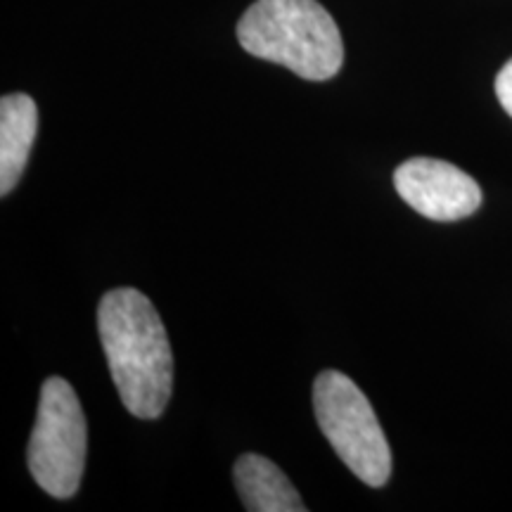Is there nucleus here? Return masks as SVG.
<instances>
[{
    "instance_id": "obj_8",
    "label": "nucleus",
    "mask_w": 512,
    "mask_h": 512,
    "mask_svg": "<svg viewBox=\"0 0 512 512\" xmlns=\"http://www.w3.org/2000/svg\"><path fill=\"white\" fill-rule=\"evenodd\" d=\"M496 95L501 100L503 110L512 117V60L505 62V67L496 76Z\"/></svg>"
},
{
    "instance_id": "obj_2",
    "label": "nucleus",
    "mask_w": 512,
    "mask_h": 512,
    "mask_svg": "<svg viewBox=\"0 0 512 512\" xmlns=\"http://www.w3.org/2000/svg\"><path fill=\"white\" fill-rule=\"evenodd\" d=\"M238 41L306 81H328L344 62L342 34L318 0H256L238 22Z\"/></svg>"
},
{
    "instance_id": "obj_1",
    "label": "nucleus",
    "mask_w": 512,
    "mask_h": 512,
    "mask_svg": "<svg viewBox=\"0 0 512 512\" xmlns=\"http://www.w3.org/2000/svg\"><path fill=\"white\" fill-rule=\"evenodd\" d=\"M98 330L126 411L140 420L159 418L174 387V354L155 306L133 287L107 292Z\"/></svg>"
},
{
    "instance_id": "obj_3",
    "label": "nucleus",
    "mask_w": 512,
    "mask_h": 512,
    "mask_svg": "<svg viewBox=\"0 0 512 512\" xmlns=\"http://www.w3.org/2000/svg\"><path fill=\"white\" fill-rule=\"evenodd\" d=\"M313 411L325 439L363 484L380 489L392 477V451L380 420L356 387L339 370H325L313 382Z\"/></svg>"
},
{
    "instance_id": "obj_7",
    "label": "nucleus",
    "mask_w": 512,
    "mask_h": 512,
    "mask_svg": "<svg viewBox=\"0 0 512 512\" xmlns=\"http://www.w3.org/2000/svg\"><path fill=\"white\" fill-rule=\"evenodd\" d=\"M235 486L252 512H304L306 505L278 465L256 453H245L235 463Z\"/></svg>"
},
{
    "instance_id": "obj_4",
    "label": "nucleus",
    "mask_w": 512,
    "mask_h": 512,
    "mask_svg": "<svg viewBox=\"0 0 512 512\" xmlns=\"http://www.w3.org/2000/svg\"><path fill=\"white\" fill-rule=\"evenodd\" d=\"M86 415L72 384L62 377L43 382L27 463L36 484L53 498H72L86 467Z\"/></svg>"
},
{
    "instance_id": "obj_5",
    "label": "nucleus",
    "mask_w": 512,
    "mask_h": 512,
    "mask_svg": "<svg viewBox=\"0 0 512 512\" xmlns=\"http://www.w3.org/2000/svg\"><path fill=\"white\" fill-rule=\"evenodd\" d=\"M394 188L408 207L432 221H460L482 204V188L458 166L415 157L394 171Z\"/></svg>"
},
{
    "instance_id": "obj_6",
    "label": "nucleus",
    "mask_w": 512,
    "mask_h": 512,
    "mask_svg": "<svg viewBox=\"0 0 512 512\" xmlns=\"http://www.w3.org/2000/svg\"><path fill=\"white\" fill-rule=\"evenodd\" d=\"M38 128L36 102L24 93L0 100V195H10L27 169Z\"/></svg>"
}]
</instances>
